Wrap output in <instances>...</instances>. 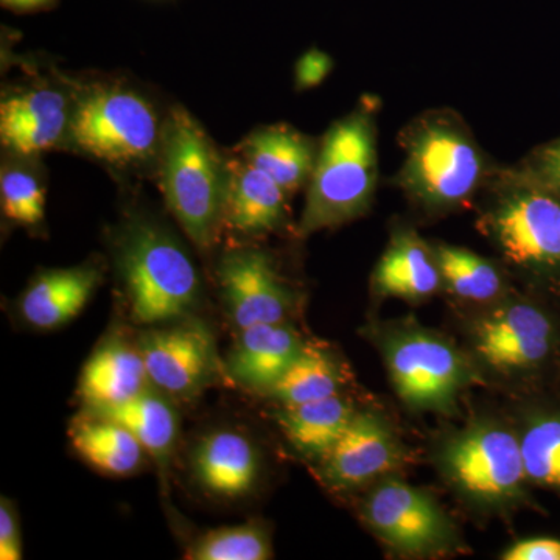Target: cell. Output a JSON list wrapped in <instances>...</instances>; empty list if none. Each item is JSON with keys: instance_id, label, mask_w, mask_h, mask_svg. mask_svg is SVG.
<instances>
[{"instance_id": "obj_1", "label": "cell", "mask_w": 560, "mask_h": 560, "mask_svg": "<svg viewBox=\"0 0 560 560\" xmlns=\"http://www.w3.org/2000/svg\"><path fill=\"white\" fill-rule=\"evenodd\" d=\"M156 165L172 215L198 249H212L224 230L231 161L183 106L165 116Z\"/></svg>"}, {"instance_id": "obj_2", "label": "cell", "mask_w": 560, "mask_h": 560, "mask_svg": "<svg viewBox=\"0 0 560 560\" xmlns=\"http://www.w3.org/2000/svg\"><path fill=\"white\" fill-rule=\"evenodd\" d=\"M397 186L420 208L444 212L466 205L492 178L469 125L451 109L420 114L400 136Z\"/></svg>"}, {"instance_id": "obj_3", "label": "cell", "mask_w": 560, "mask_h": 560, "mask_svg": "<svg viewBox=\"0 0 560 560\" xmlns=\"http://www.w3.org/2000/svg\"><path fill=\"white\" fill-rule=\"evenodd\" d=\"M377 102H361L320 140L300 220L301 237L364 215L377 189Z\"/></svg>"}, {"instance_id": "obj_4", "label": "cell", "mask_w": 560, "mask_h": 560, "mask_svg": "<svg viewBox=\"0 0 560 560\" xmlns=\"http://www.w3.org/2000/svg\"><path fill=\"white\" fill-rule=\"evenodd\" d=\"M116 265L131 319L164 326L189 318L201 300V278L189 250L167 228L145 217L121 226Z\"/></svg>"}, {"instance_id": "obj_5", "label": "cell", "mask_w": 560, "mask_h": 560, "mask_svg": "<svg viewBox=\"0 0 560 560\" xmlns=\"http://www.w3.org/2000/svg\"><path fill=\"white\" fill-rule=\"evenodd\" d=\"M164 119L140 92L98 81L73 95L69 143L113 167L147 168L158 164Z\"/></svg>"}, {"instance_id": "obj_6", "label": "cell", "mask_w": 560, "mask_h": 560, "mask_svg": "<svg viewBox=\"0 0 560 560\" xmlns=\"http://www.w3.org/2000/svg\"><path fill=\"white\" fill-rule=\"evenodd\" d=\"M486 228L503 256L518 267L560 265V200L525 171L497 176Z\"/></svg>"}, {"instance_id": "obj_7", "label": "cell", "mask_w": 560, "mask_h": 560, "mask_svg": "<svg viewBox=\"0 0 560 560\" xmlns=\"http://www.w3.org/2000/svg\"><path fill=\"white\" fill-rule=\"evenodd\" d=\"M138 348L151 385L173 397H194L220 371L215 338L201 320L186 318L140 335Z\"/></svg>"}, {"instance_id": "obj_8", "label": "cell", "mask_w": 560, "mask_h": 560, "mask_svg": "<svg viewBox=\"0 0 560 560\" xmlns=\"http://www.w3.org/2000/svg\"><path fill=\"white\" fill-rule=\"evenodd\" d=\"M444 460L452 480L477 499H510L526 480L521 442L497 427L460 434L448 445Z\"/></svg>"}, {"instance_id": "obj_9", "label": "cell", "mask_w": 560, "mask_h": 560, "mask_svg": "<svg viewBox=\"0 0 560 560\" xmlns=\"http://www.w3.org/2000/svg\"><path fill=\"white\" fill-rule=\"evenodd\" d=\"M386 360L397 393L412 407L444 410L464 382L458 353L429 334L412 331L394 338Z\"/></svg>"}, {"instance_id": "obj_10", "label": "cell", "mask_w": 560, "mask_h": 560, "mask_svg": "<svg viewBox=\"0 0 560 560\" xmlns=\"http://www.w3.org/2000/svg\"><path fill=\"white\" fill-rule=\"evenodd\" d=\"M221 294L238 330L283 323L293 307V291L265 250L237 248L219 264Z\"/></svg>"}, {"instance_id": "obj_11", "label": "cell", "mask_w": 560, "mask_h": 560, "mask_svg": "<svg viewBox=\"0 0 560 560\" xmlns=\"http://www.w3.org/2000/svg\"><path fill=\"white\" fill-rule=\"evenodd\" d=\"M73 97L49 84L10 92L0 105V139L9 154L35 158L69 142Z\"/></svg>"}, {"instance_id": "obj_12", "label": "cell", "mask_w": 560, "mask_h": 560, "mask_svg": "<svg viewBox=\"0 0 560 560\" xmlns=\"http://www.w3.org/2000/svg\"><path fill=\"white\" fill-rule=\"evenodd\" d=\"M363 511L371 528L397 550L431 551L451 533L434 501L405 482H383L364 501Z\"/></svg>"}, {"instance_id": "obj_13", "label": "cell", "mask_w": 560, "mask_h": 560, "mask_svg": "<svg viewBox=\"0 0 560 560\" xmlns=\"http://www.w3.org/2000/svg\"><path fill=\"white\" fill-rule=\"evenodd\" d=\"M397 460L399 452L388 427L371 412H355L324 456L323 475L334 488H355L393 470Z\"/></svg>"}, {"instance_id": "obj_14", "label": "cell", "mask_w": 560, "mask_h": 560, "mask_svg": "<svg viewBox=\"0 0 560 560\" xmlns=\"http://www.w3.org/2000/svg\"><path fill=\"white\" fill-rule=\"evenodd\" d=\"M551 331L544 313L533 305L515 304L482 320L477 330V349L497 370H521L548 355Z\"/></svg>"}, {"instance_id": "obj_15", "label": "cell", "mask_w": 560, "mask_h": 560, "mask_svg": "<svg viewBox=\"0 0 560 560\" xmlns=\"http://www.w3.org/2000/svg\"><path fill=\"white\" fill-rule=\"evenodd\" d=\"M195 481L209 495L237 500L256 488L260 475L259 453L245 434L212 431L195 445L190 456Z\"/></svg>"}, {"instance_id": "obj_16", "label": "cell", "mask_w": 560, "mask_h": 560, "mask_svg": "<svg viewBox=\"0 0 560 560\" xmlns=\"http://www.w3.org/2000/svg\"><path fill=\"white\" fill-rule=\"evenodd\" d=\"M102 278L101 265L94 261L40 272L22 293L21 318L33 329H60L83 312Z\"/></svg>"}, {"instance_id": "obj_17", "label": "cell", "mask_w": 560, "mask_h": 560, "mask_svg": "<svg viewBox=\"0 0 560 560\" xmlns=\"http://www.w3.org/2000/svg\"><path fill=\"white\" fill-rule=\"evenodd\" d=\"M305 342L287 324H259L241 330L228 359L226 371L246 388L270 393Z\"/></svg>"}, {"instance_id": "obj_18", "label": "cell", "mask_w": 560, "mask_h": 560, "mask_svg": "<svg viewBox=\"0 0 560 560\" xmlns=\"http://www.w3.org/2000/svg\"><path fill=\"white\" fill-rule=\"evenodd\" d=\"M150 385L138 345L113 338L98 346L84 364L79 396L86 410H105L132 399Z\"/></svg>"}, {"instance_id": "obj_19", "label": "cell", "mask_w": 560, "mask_h": 560, "mask_svg": "<svg viewBox=\"0 0 560 560\" xmlns=\"http://www.w3.org/2000/svg\"><path fill=\"white\" fill-rule=\"evenodd\" d=\"M290 195L259 168L242 160L231 161L224 228L246 235L270 234L287 220Z\"/></svg>"}, {"instance_id": "obj_20", "label": "cell", "mask_w": 560, "mask_h": 560, "mask_svg": "<svg viewBox=\"0 0 560 560\" xmlns=\"http://www.w3.org/2000/svg\"><path fill=\"white\" fill-rule=\"evenodd\" d=\"M238 156L291 195L311 180L318 147L294 128L272 125L250 132L238 145Z\"/></svg>"}, {"instance_id": "obj_21", "label": "cell", "mask_w": 560, "mask_h": 560, "mask_svg": "<svg viewBox=\"0 0 560 560\" xmlns=\"http://www.w3.org/2000/svg\"><path fill=\"white\" fill-rule=\"evenodd\" d=\"M68 434L77 455L110 477H130L149 456L127 427L101 412L84 410L70 422Z\"/></svg>"}, {"instance_id": "obj_22", "label": "cell", "mask_w": 560, "mask_h": 560, "mask_svg": "<svg viewBox=\"0 0 560 560\" xmlns=\"http://www.w3.org/2000/svg\"><path fill=\"white\" fill-rule=\"evenodd\" d=\"M441 280L436 256L411 232L394 235L374 271L378 293L404 300L430 296L440 289Z\"/></svg>"}, {"instance_id": "obj_23", "label": "cell", "mask_w": 560, "mask_h": 560, "mask_svg": "<svg viewBox=\"0 0 560 560\" xmlns=\"http://www.w3.org/2000/svg\"><path fill=\"white\" fill-rule=\"evenodd\" d=\"M91 411L101 412L127 427L154 460L161 477H167L178 441L179 419L171 401L162 394L147 388L117 407Z\"/></svg>"}, {"instance_id": "obj_24", "label": "cell", "mask_w": 560, "mask_h": 560, "mask_svg": "<svg viewBox=\"0 0 560 560\" xmlns=\"http://www.w3.org/2000/svg\"><path fill=\"white\" fill-rule=\"evenodd\" d=\"M353 416L352 405L337 394L307 404L283 405L276 418L298 452L323 459L340 440Z\"/></svg>"}, {"instance_id": "obj_25", "label": "cell", "mask_w": 560, "mask_h": 560, "mask_svg": "<svg viewBox=\"0 0 560 560\" xmlns=\"http://www.w3.org/2000/svg\"><path fill=\"white\" fill-rule=\"evenodd\" d=\"M340 383L341 372L334 357L305 342L300 355L268 394L283 405L307 404L337 396Z\"/></svg>"}, {"instance_id": "obj_26", "label": "cell", "mask_w": 560, "mask_h": 560, "mask_svg": "<svg viewBox=\"0 0 560 560\" xmlns=\"http://www.w3.org/2000/svg\"><path fill=\"white\" fill-rule=\"evenodd\" d=\"M0 202L7 220L35 230L46 219V186L32 158L10 154L0 172Z\"/></svg>"}, {"instance_id": "obj_27", "label": "cell", "mask_w": 560, "mask_h": 560, "mask_svg": "<svg viewBox=\"0 0 560 560\" xmlns=\"http://www.w3.org/2000/svg\"><path fill=\"white\" fill-rule=\"evenodd\" d=\"M272 558L270 534L260 523L223 526L191 540L184 559L267 560Z\"/></svg>"}, {"instance_id": "obj_28", "label": "cell", "mask_w": 560, "mask_h": 560, "mask_svg": "<svg viewBox=\"0 0 560 560\" xmlns=\"http://www.w3.org/2000/svg\"><path fill=\"white\" fill-rule=\"evenodd\" d=\"M442 280L460 298L489 301L501 290L500 272L490 261L471 250L442 245L434 253Z\"/></svg>"}, {"instance_id": "obj_29", "label": "cell", "mask_w": 560, "mask_h": 560, "mask_svg": "<svg viewBox=\"0 0 560 560\" xmlns=\"http://www.w3.org/2000/svg\"><path fill=\"white\" fill-rule=\"evenodd\" d=\"M526 478L560 488V419H541L526 430L521 441Z\"/></svg>"}, {"instance_id": "obj_30", "label": "cell", "mask_w": 560, "mask_h": 560, "mask_svg": "<svg viewBox=\"0 0 560 560\" xmlns=\"http://www.w3.org/2000/svg\"><path fill=\"white\" fill-rule=\"evenodd\" d=\"M525 172L544 184L547 189L560 195V139L541 147L537 153H534Z\"/></svg>"}, {"instance_id": "obj_31", "label": "cell", "mask_w": 560, "mask_h": 560, "mask_svg": "<svg viewBox=\"0 0 560 560\" xmlns=\"http://www.w3.org/2000/svg\"><path fill=\"white\" fill-rule=\"evenodd\" d=\"M334 69V61L326 51H305L294 68V84L298 91H308L319 86Z\"/></svg>"}, {"instance_id": "obj_32", "label": "cell", "mask_w": 560, "mask_h": 560, "mask_svg": "<svg viewBox=\"0 0 560 560\" xmlns=\"http://www.w3.org/2000/svg\"><path fill=\"white\" fill-rule=\"evenodd\" d=\"M0 559H22L20 518L14 504L5 497L0 501Z\"/></svg>"}, {"instance_id": "obj_33", "label": "cell", "mask_w": 560, "mask_h": 560, "mask_svg": "<svg viewBox=\"0 0 560 560\" xmlns=\"http://www.w3.org/2000/svg\"><path fill=\"white\" fill-rule=\"evenodd\" d=\"M506 560H560V540L537 537L526 539L512 545L510 550L504 552Z\"/></svg>"}, {"instance_id": "obj_34", "label": "cell", "mask_w": 560, "mask_h": 560, "mask_svg": "<svg viewBox=\"0 0 560 560\" xmlns=\"http://www.w3.org/2000/svg\"><path fill=\"white\" fill-rule=\"evenodd\" d=\"M58 0H0L3 9L14 13H36V11L49 10Z\"/></svg>"}]
</instances>
